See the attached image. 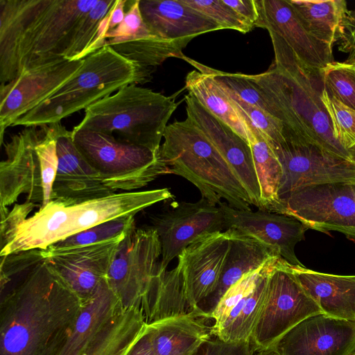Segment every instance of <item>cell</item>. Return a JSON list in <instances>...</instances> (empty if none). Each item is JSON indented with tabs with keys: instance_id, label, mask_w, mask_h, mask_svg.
Masks as SVG:
<instances>
[{
	"instance_id": "obj_2",
	"label": "cell",
	"mask_w": 355,
	"mask_h": 355,
	"mask_svg": "<svg viewBox=\"0 0 355 355\" xmlns=\"http://www.w3.org/2000/svg\"><path fill=\"white\" fill-rule=\"evenodd\" d=\"M98 2L0 0V83L24 68L67 60L85 16Z\"/></svg>"
},
{
	"instance_id": "obj_5",
	"label": "cell",
	"mask_w": 355,
	"mask_h": 355,
	"mask_svg": "<svg viewBox=\"0 0 355 355\" xmlns=\"http://www.w3.org/2000/svg\"><path fill=\"white\" fill-rule=\"evenodd\" d=\"M163 138L159 154L171 174L191 182L211 203L225 200L234 208L251 209L252 203L228 164L188 118L168 125Z\"/></svg>"
},
{
	"instance_id": "obj_51",
	"label": "cell",
	"mask_w": 355,
	"mask_h": 355,
	"mask_svg": "<svg viewBox=\"0 0 355 355\" xmlns=\"http://www.w3.org/2000/svg\"><path fill=\"white\" fill-rule=\"evenodd\" d=\"M354 157H355V156H354Z\"/></svg>"
},
{
	"instance_id": "obj_11",
	"label": "cell",
	"mask_w": 355,
	"mask_h": 355,
	"mask_svg": "<svg viewBox=\"0 0 355 355\" xmlns=\"http://www.w3.org/2000/svg\"><path fill=\"white\" fill-rule=\"evenodd\" d=\"M272 212L293 217L309 229L338 232L355 241L354 183L313 185L279 198Z\"/></svg>"
},
{
	"instance_id": "obj_19",
	"label": "cell",
	"mask_w": 355,
	"mask_h": 355,
	"mask_svg": "<svg viewBox=\"0 0 355 355\" xmlns=\"http://www.w3.org/2000/svg\"><path fill=\"white\" fill-rule=\"evenodd\" d=\"M259 18L256 27L275 33L299 63L311 72H321L334 61L333 47L312 35L288 0H257Z\"/></svg>"
},
{
	"instance_id": "obj_26",
	"label": "cell",
	"mask_w": 355,
	"mask_h": 355,
	"mask_svg": "<svg viewBox=\"0 0 355 355\" xmlns=\"http://www.w3.org/2000/svg\"><path fill=\"white\" fill-rule=\"evenodd\" d=\"M291 268L323 314L355 321V275L327 274L293 265Z\"/></svg>"
},
{
	"instance_id": "obj_47",
	"label": "cell",
	"mask_w": 355,
	"mask_h": 355,
	"mask_svg": "<svg viewBox=\"0 0 355 355\" xmlns=\"http://www.w3.org/2000/svg\"><path fill=\"white\" fill-rule=\"evenodd\" d=\"M255 355H277L271 349L260 351L255 353Z\"/></svg>"
},
{
	"instance_id": "obj_34",
	"label": "cell",
	"mask_w": 355,
	"mask_h": 355,
	"mask_svg": "<svg viewBox=\"0 0 355 355\" xmlns=\"http://www.w3.org/2000/svg\"><path fill=\"white\" fill-rule=\"evenodd\" d=\"M185 87L207 110L248 142L243 119L227 93L211 76L193 70L186 76Z\"/></svg>"
},
{
	"instance_id": "obj_6",
	"label": "cell",
	"mask_w": 355,
	"mask_h": 355,
	"mask_svg": "<svg viewBox=\"0 0 355 355\" xmlns=\"http://www.w3.org/2000/svg\"><path fill=\"white\" fill-rule=\"evenodd\" d=\"M174 98L135 84L91 105L73 128L112 135L127 144L159 151Z\"/></svg>"
},
{
	"instance_id": "obj_33",
	"label": "cell",
	"mask_w": 355,
	"mask_h": 355,
	"mask_svg": "<svg viewBox=\"0 0 355 355\" xmlns=\"http://www.w3.org/2000/svg\"><path fill=\"white\" fill-rule=\"evenodd\" d=\"M146 325L140 309L122 310L109 321L83 355H124Z\"/></svg>"
},
{
	"instance_id": "obj_48",
	"label": "cell",
	"mask_w": 355,
	"mask_h": 355,
	"mask_svg": "<svg viewBox=\"0 0 355 355\" xmlns=\"http://www.w3.org/2000/svg\"><path fill=\"white\" fill-rule=\"evenodd\" d=\"M348 67L355 72V60L352 62H345Z\"/></svg>"
},
{
	"instance_id": "obj_1",
	"label": "cell",
	"mask_w": 355,
	"mask_h": 355,
	"mask_svg": "<svg viewBox=\"0 0 355 355\" xmlns=\"http://www.w3.org/2000/svg\"><path fill=\"white\" fill-rule=\"evenodd\" d=\"M0 355H59L83 302L40 249L1 257Z\"/></svg>"
},
{
	"instance_id": "obj_44",
	"label": "cell",
	"mask_w": 355,
	"mask_h": 355,
	"mask_svg": "<svg viewBox=\"0 0 355 355\" xmlns=\"http://www.w3.org/2000/svg\"><path fill=\"white\" fill-rule=\"evenodd\" d=\"M339 50L348 55L345 62L355 60V8L348 11Z\"/></svg>"
},
{
	"instance_id": "obj_28",
	"label": "cell",
	"mask_w": 355,
	"mask_h": 355,
	"mask_svg": "<svg viewBox=\"0 0 355 355\" xmlns=\"http://www.w3.org/2000/svg\"><path fill=\"white\" fill-rule=\"evenodd\" d=\"M122 310L105 279L94 295L83 303L72 333L59 355H83L109 321Z\"/></svg>"
},
{
	"instance_id": "obj_15",
	"label": "cell",
	"mask_w": 355,
	"mask_h": 355,
	"mask_svg": "<svg viewBox=\"0 0 355 355\" xmlns=\"http://www.w3.org/2000/svg\"><path fill=\"white\" fill-rule=\"evenodd\" d=\"M127 4L123 21L106 33L105 45L135 64L136 85L144 84L150 80L155 69L166 59L180 58L191 41H171L155 35L142 18L139 0L128 1Z\"/></svg>"
},
{
	"instance_id": "obj_39",
	"label": "cell",
	"mask_w": 355,
	"mask_h": 355,
	"mask_svg": "<svg viewBox=\"0 0 355 355\" xmlns=\"http://www.w3.org/2000/svg\"><path fill=\"white\" fill-rule=\"evenodd\" d=\"M36 151L40 163L44 194L40 208H43L51 201L58 165L56 138L52 123L47 125L46 134L37 145Z\"/></svg>"
},
{
	"instance_id": "obj_13",
	"label": "cell",
	"mask_w": 355,
	"mask_h": 355,
	"mask_svg": "<svg viewBox=\"0 0 355 355\" xmlns=\"http://www.w3.org/2000/svg\"><path fill=\"white\" fill-rule=\"evenodd\" d=\"M84 58H60L22 69L12 80L0 86V139L6 129L37 107L69 80Z\"/></svg>"
},
{
	"instance_id": "obj_18",
	"label": "cell",
	"mask_w": 355,
	"mask_h": 355,
	"mask_svg": "<svg viewBox=\"0 0 355 355\" xmlns=\"http://www.w3.org/2000/svg\"><path fill=\"white\" fill-rule=\"evenodd\" d=\"M127 231L112 239L95 244L61 248L49 246L40 250L84 303L94 295L106 279Z\"/></svg>"
},
{
	"instance_id": "obj_30",
	"label": "cell",
	"mask_w": 355,
	"mask_h": 355,
	"mask_svg": "<svg viewBox=\"0 0 355 355\" xmlns=\"http://www.w3.org/2000/svg\"><path fill=\"white\" fill-rule=\"evenodd\" d=\"M306 29L333 47L341 40L348 13L344 0H288Z\"/></svg>"
},
{
	"instance_id": "obj_43",
	"label": "cell",
	"mask_w": 355,
	"mask_h": 355,
	"mask_svg": "<svg viewBox=\"0 0 355 355\" xmlns=\"http://www.w3.org/2000/svg\"><path fill=\"white\" fill-rule=\"evenodd\" d=\"M236 15L252 29L256 27L259 18L257 0H223Z\"/></svg>"
},
{
	"instance_id": "obj_9",
	"label": "cell",
	"mask_w": 355,
	"mask_h": 355,
	"mask_svg": "<svg viewBox=\"0 0 355 355\" xmlns=\"http://www.w3.org/2000/svg\"><path fill=\"white\" fill-rule=\"evenodd\" d=\"M323 313L295 275L291 265L275 259L269 272L263 309L250 343L256 352L269 349L304 319Z\"/></svg>"
},
{
	"instance_id": "obj_31",
	"label": "cell",
	"mask_w": 355,
	"mask_h": 355,
	"mask_svg": "<svg viewBox=\"0 0 355 355\" xmlns=\"http://www.w3.org/2000/svg\"><path fill=\"white\" fill-rule=\"evenodd\" d=\"M194 310L187 300L180 267L159 271L142 309L146 323Z\"/></svg>"
},
{
	"instance_id": "obj_14",
	"label": "cell",
	"mask_w": 355,
	"mask_h": 355,
	"mask_svg": "<svg viewBox=\"0 0 355 355\" xmlns=\"http://www.w3.org/2000/svg\"><path fill=\"white\" fill-rule=\"evenodd\" d=\"M150 220L161 245L160 272L200 237L227 230L220 207L202 197L195 202H178Z\"/></svg>"
},
{
	"instance_id": "obj_27",
	"label": "cell",
	"mask_w": 355,
	"mask_h": 355,
	"mask_svg": "<svg viewBox=\"0 0 355 355\" xmlns=\"http://www.w3.org/2000/svg\"><path fill=\"white\" fill-rule=\"evenodd\" d=\"M227 230L230 234L231 245L218 283L214 291L198 305L209 316L233 285L276 257L255 239L231 230Z\"/></svg>"
},
{
	"instance_id": "obj_4",
	"label": "cell",
	"mask_w": 355,
	"mask_h": 355,
	"mask_svg": "<svg viewBox=\"0 0 355 355\" xmlns=\"http://www.w3.org/2000/svg\"><path fill=\"white\" fill-rule=\"evenodd\" d=\"M275 62L260 74L251 75L273 104L284 135H293L339 157L354 160L355 148L345 149L335 138L321 100L322 71L303 67L281 42L272 40Z\"/></svg>"
},
{
	"instance_id": "obj_42",
	"label": "cell",
	"mask_w": 355,
	"mask_h": 355,
	"mask_svg": "<svg viewBox=\"0 0 355 355\" xmlns=\"http://www.w3.org/2000/svg\"><path fill=\"white\" fill-rule=\"evenodd\" d=\"M250 341L232 343L213 336L191 355H255Z\"/></svg>"
},
{
	"instance_id": "obj_3",
	"label": "cell",
	"mask_w": 355,
	"mask_h": 355,
	"mask_svg": "<svg viewBox=\"0 0 355 355\" xmlns=\"http://www.w3.org/2000/svg\"><path fill=\"white\" fill-rule=\"evenodd\" d=\"M173 198L168 188L117 192L79 203L51 200L33 216L37 205L15 204L1 209L0 257L33 249H45L99 223L135 216L155 204Z\"/></svg>"
},
{
	"instance_id": "obj_46",
	"label": "cell",
	"mask_w": 355,
	"mask_h": 355,
	"mask_svg": "<svg viewBox=\"0 0 355 355\" xmlns=\"http://www.w3.org/2000/svg\"><path fill=\"white\" fill-rule=\"evenodd\" d=\"M127 2V0H116L108 24V31L114 29L123 21Z\"/></svg>"
},
{
	"instance_id": "obj_25",
	"label": "cell",
	"mask_w": 355,
	"mask_h": 355,
	"mask_svg": "<svg viewBox=\"0 0 355 355\" xmlns=\"http://www.w3.org/2000/svg\"><path fill=\"white\" fill-rule=\"evenodd\" d=\"M209 316L200 308L147 323L154 355H191L213 336ZM213 321V320H212Z\"/></svg>"
},
{
	"instance_id": "obj_24",
	"label": "cell",
	"mask_w": 355,
	"mask_h": 355,
	"mask_svg": "<svg viewBox=\"0 0 355 355\" xmlns=\"http://www.w3.org/2000/svg\"><path fill=\"white\" fill-rule=\"evenodd\" d=\"M139 9L149 30L167 40L191 41L198 35L221 29L183 0H139Z\"/></svg>"
},
{
	"instance_id": "obj_16",
	"label": "cell",
	"mask_w": 355,
	"mask_h": 355,
	"mask_svg": "<svg viewBox=\"0 0 355 355\" xmlns=\"http://www.w3.org/2000/svg\"><path fill=\"white\" fill-rule=\"evenodd\" d=\"M46 129L47 125L25 127L4 144L6 159L0 164L1 208H7L21 194H26V202L42 205V178L36 146Z\"/></svg>"
},
{
	"instance_id": "obj_29",
	"label": "cell",
	"mask_w": 355,
	"mask_h": 355,
	"mask_svg": "<svg viewBox=\"0 0 355 355\" xmlns=\"http://www.w3.org/2000/svg\"><path fill=\"white\" fill-rule=\"evenodd\" d=\"M231 101L245 126L259 182L263 209L270 211L279 201L278 192L283 175L281 164L268 140L244 112L232 100Z\"/></svg>"
},
{
	"instance_id": "obj_36",
	"label": "cell",
	"mask_w": 355,
	"mask_h": 355,
	"mask_svg": "<svg viewBox=\"0 0 355 355\" xmlns=\"http://www.w3.org/2000/svg\"><path fill=\"white\" fill-rule=\"evenodd\" d=\"M324 89L355 110V72L345 62H333L322 71Z\"/></svg>"
},
{
	"instance_id": "obj_21",
	"label": "cell",
	"mask_w": 355,
	"mask_h": 355,
	"mask_svg": "<svg viewBox=\"0 0 355 355\" xmlns=\"http://www.w3.org/2000/svg\"><path fill=\"white\" fill-rule=\"evenodd\" d=\"M269 349L277 355H352L355 321L323 313L312 315L290 329Z\"/></svg>"
},
{
	"instance_id": "obj_22",
	"label": "cell",
	"mask_w": 355,
	"mask_h": 355,
	"mask_svg": "<svg viewBox=\"0 0 355 355\" xmlns=\"http://www.w3.org/2000/svg\"><path fill=\"white\" fill-rule=\"evenodd\" d=\"M52 124L58 165L51 200L79 203L117 193L105 185L98 173L78 151L72 131L67 130L61 122Z\"/></svg>"
},
{
	"instance_id": "obj_37",
	"label": "cell",
	"mask_w": 355,
	"mask_h": 355,
	"mask_svg": "<svg viewBox=\"0 0 355 355\" xmlns=\"http://www.w3.org/2000/svg\"><path fill=\"white\" fill-rule=\"evenodd\" d=\"M321 100L331 121L334 135L347 150L355 148V110L331 96L324 89Z\"/></svg>"
},
{
	"instance_id": "obj_35",
	"label": "cell",
	"mask_w": 355,
	"mask_h": 355,
	"mask_svg": "<svg viewBox=\"0 0 355 355\" xmlns=\"http://www.w3.org/2000/svg\"><path fill=\"white\" fill-rule=\"evenodd\" d=\"M135 225V216L109 220L58 241L51 247L55 248L83 246L104 242L119 236Z\"/></svg>"
},
{
	"instance_id": "obj_40",
	"label": "cell",
	"mask_w": 355,
	"mask_h": 355,
	"mask_svg": "<svg viewBox=\"0 0 355 355\" xmlns=\"http://www.w3.org/2000/svg\"><path fill=\"white\" fill-rule=\"evenodd\" d=\"M184 2L216 22L221 29H232L243 33L250 32L249 27L223 0H183Z\"/></svg>"
},
{
	"instance_id": "obj_32",
	"label": "cell",
	"mask_w": 355,
	"mask_h": 355,
	"mask_svg": "<svg viewBox=\"0 0 355 355\" xmlns=\"http://www.w3.org/2000/svg\"><path fill=\"white\" fill-rule=\"evenodd\" d=\"M276 258L270 261L252 292L231 311L225 322L213 331L214 336L226 342L250 341L263 309L268 277Z\"/></svg>"
},
{
	"instance_id": "obj_38",
	"label": "cell",
	"mask_w": 355,
	"mask_h": 355,
	"mask_svg": "<svg viewBox=\"0 0 355 355\" xmlns=\"http://www.w3.org/2000/svg\"><path fill=\"white\" fill-rule=\"evenodd\" d=\"M273 259L259 270L245 275L225 293L209 315L214 322L213 331L219 327L227 319L231 311L252 292Z\"/></svg>"
},
{
	"instance_id": "obj_17",
	"label": "cell",
	"mask_w": 355,
	"mask_h": 355,
	"mask_svg": "<svg viewBox=\"0 0 355 355\" xmlns=\"http://www.w3.org/2000/svg\"><path fill=\"white\" fill-rule=\"evenodd\" d=\"M227 230L249 236L266 246L273 255L293 266L305 267L297 258L295 248L309 228L299 220L264 209H239L223 201Z\"/></svg>"
},
{
	"instance_id": "obj_45",
	"label": "cell",
	"mask_w": 355,
	"mask_h": 355,
	"mask_svg": "<svg viewBox=\"0 0 355 355\" xmlns=\"http://www.w3.org/2000/svg\"><path fill=\"white\" fill-rule=\"evenodd\" d=\"M146 325L142 334L124 355H154Z\"/></svg>"
},
{
	"instance_id": "obj_12",
	"label": "cell",
	"mask_w": 355,
	"mask_h": 355,
	"mask_svg": "<svg viewBox=\"0 0 355 355\" xmlns=\"http://www.w3.org/2000/svg\"><path fill=\"white\" fill-rule=\"evenodd\" d=\"M270 144L282 168L279 198L304 187L335 182L355 183V161L333 155L290 135Z\"/></svg>"
},
{
	"instance_id": "obj_7",
	"label": "cell",
	"mask_w": 355,
	"mask_h": 355,
	"mask_svg": "<svg viewBox=\"0 0 355 355\" xmlns=\"http://www.w3.org/2000/svg\"><path fill=\"white\" fill-rule=\"evenodd\" d=\"M135 64L105 45L84 58L76 73L48 98L12 125L42 126L61 121L112 94L136 84Z\"/></svg>"
},
{
	"instance_id": "obj_50",
	"label": "cell",
	"mask_w": 355,
	"mask_h": 355,
	"mask_svg": "<svg viewBox=\"0 0 355 355\" xmlns=\"http://www.w3.org/2000/svg\"><path fill=\"white\" fill-rule=\"evenodd\" d=\"M352 355H355V352L353 353V354H352Z\"/></svg>"
},
{
	"instance_id": "obj_10",
	"label": "cell",
	"mask_w": 355,
	"mask_h": 355,
	"mask_svg": "<svg viewBox=\"0 0 355 355\" xmlns=\"http://www.w3.org/2000/svg\"><path fill=\"white\" fill-rule=\"evenodd\" d=\"M162 249L157 234L150 227L127 231L110 267L106 279L123 310L142 311L159 272Z\"/></svg>"
},
{
	"instance_id": "obj_41",
	"label": "cell",
	"mask_w": 355,
	"mask_h": 355,
	"mask_svg": "<svg viewBox=\"0 0 355 355\" xmlns=\"http://www.w3.org/2000/svg\"><path fill=\"white\" fill-rule=\"evenodd\" d=\"M224 91L270 144L279 143L284 139V126L279 119L267 112L243 101L235 95Z\"/></svg>"
},
{
	"instance_id": "obj_23",
	"label": "cell",
	"mask_w": 355,
	"mask_h": 355,
	"mask_svg": "<svg viewBox=\"0 0 355 355\" xmlns=\"http://www.w3.org/2000/svg\"><path fill=\"white\" fill-rule=\"evenodd\" d=\"M230 245L226 230L200 237L178 256L185 293L193 309L216 289Z\"/></svg>"
},
{
	"instance_id": "obj_8",
	"label": "cell",
	"mask_w": 355,
	"mask_h": 355,
	"mask_svg": "<svg viewBox=\"0 0 355 355\" xmlns=\"http://www.w3.org/2000/svg\"><path fill=\"white\" fill-rule=\"evenodd\" d=\"M71 131L78 151L114 192H130L171 174L159 151L123 142L112 135L86 129Z\"/></svg>"
},
{
	"instance_id": "obj_49",
	"label": "cell",
	"mask_w": 355,
	"mask_h": 355,
	"mask_svg": "<svg viewBox=\"0 0 355 355\" xmlns=\"http://www.w3.org/2000/svg\"><path fill=\"white\" fill-rule=\"evenodd\" d=\"M354 191H355V183H354Z\"/></svg>"
},
{
	"instance_id": "obj_20",
	"label": "cell",
	"mask_w": 355,
	"mask_h": 355,
	"mask_svg": "<svg viewBox=\"0 0 355 355\" xmlns=\"http://www.w3.org/2000/svg\"><path fill=\"white\" fill-rule=\"evenodd\" d=\"M187 117L217 148L234 172L252 205L263 209L261 190L249 143L207 110L191 94L185 96Z\"/></svg>"
}]
</instances>
